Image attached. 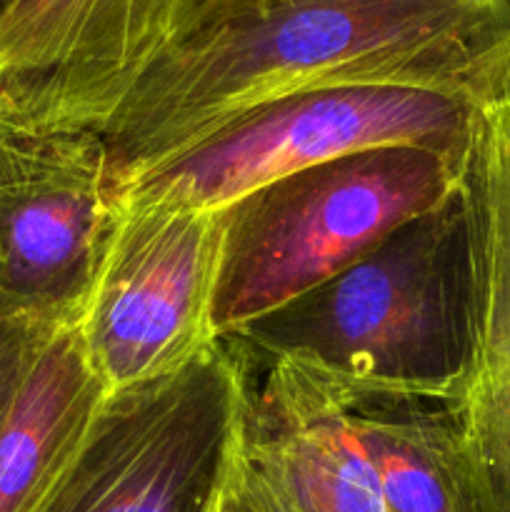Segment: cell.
Wrapping results in <instances>:
<instances>
[{
  "mask_svg": "<svg viewBox=\"0 0 510 512\" xmlns=\"http://www.w3.org/2000/svg\"><path fill=\"white\" fill-rule=\"evenodd\" d=\"M510 63V0H273L155 60L100 135L120 195L253 105L338 85L483 93Z\"/></svg>",
  "mask_w": 510,
  "mask_h": 512,
  "instance_id": "6da1fadb",
  "label": "cell"
},
{
  "mask_svg": "<svg viewBox=\"0 0 510 512\" xmlns=\"http://www.w3.org/2000/svg\"><path fill=\"white\" fill-rule=\"evenodd\" d=\"M478 320V233L468 185L395 228L318 288L223 338L250 370L293 363L340 393L453 408Z\"/></svg>",
  "mask_w": 510,
  "mask_h": 512,
  "instance_id": "7a4b0ae2",
  "label": "cell"
},
{
  "mask_svg": "<svg viewBox=\"0 0 510 512\" xmlns=\"http://www.w3.org/2000/svg\"><path fill=\"white\" fill-rule=\"evenodd\" d=\"M468 165L413 145L360 150L220 208L215 338H228L353 265L395 228L458 193Z\"/></svg>",
  "mask_w": 510,
  "mask_h": 512,
  "instance_id": "3957f363",
  "label": "cell"
},
{
  "mask_svg": "<svg viewBox=\"0 0 510 512\" xmlns=\"http://www.w3.org/2000/svg\"><path fill=\"white\" fill-rule=\"evenodd\" d=\"M488 90L368 83L280 95L140 175L123 198L220 210L285 175L390 145L435 150L468 163Z\"/></svg>",
  "mask_w": 510,
  "mask_h": 512,
  "instance_id": "277c9868",
  "label": "cell"
},
{
  "mask_svg": "<svg viewBox=\"0 0 510 512\" xmlns=\"http://www.w3.org/2000/svg\"><path fill=\"white\" fill-rule=\"evenodd\" d=\"M250 368L225 340L178 373L105 398L28 512H203L223 475Z\"/></svg>",
  "mask_w": 510,
  "mask_h": 512,
  "instance_id": "5b68a950",
  "label": "cell"
},
{
  "mask_svg": "<svg viewBox=\"0 0 510 512\" xmlns=\"http://www.w3.org/2000/svg\"><path fill=\"white\" fill-rule=\"evenodd\" d=\"M273 0H0V120L103 128L193 35Z\"/></svg>",
  "mask_w": 510,
  "mask_h": 512,
  "instance_id": "8992f818",
  "label": "cell"
},
{
  "mask_svg": "<svg viewBox=\"0 0 510 512\" xmlns=\"http://www.w3.org/2000/svg\"><path fill=\"white\" fill-rule=\"evenodd\" d=\"M220 243V210L123 198L75 323L105 393L178 373L218 343Z\"/></svg>",
  "mask_w": 510,
  "mask_h": 512,
  "instance_id": "52a82bcc",
  "label": "cell"
},
{
  "mask_svg": "<svg viewBox=\"0 0 510 512\" xmlns=\"http://www.w3.org/2000/svg\"><path fill=\"white\" fill-rule=\"evenodd\" d=\"M120 203L98 128L0 120V293L50 328L78 323Z\"/></svg>",
  "mask_w": 510,
  "mask_h": 512,
  "instance_id": "ba28073f",
  "label": "cell"
},
{
  "mask_svg": "<svg viewBox=\"0 0 510 512\" xmlns=\"http://www.w3.org/2000/svg\"><path fill=\"white\" fill-rule=\"evenodd\" d=\"M223 478L238 512H388L338 390L293 363L250 370Z\"/></svg>",
  "mask_w": 510,
  "mask_h": 512,
  "instance_id": "9c48e42d",
  "label": "cell"
},
{
  "mask_svg": "<svg viewBox=\"0 0 510 512\" xmlns=\"http://www.w3.org/2000/svg\"><path fill=\"white\" fill-rule=\"evenodd\" d=\"M478 233V320L453 405L478 512H510V63L480 103L468 165Z\"/></svg>",
  "mask_w": 510,
  "mask_h": 512,
  "instance_id": "30bf717a",
  "label": "cell"
},
{
  "mask_svg": "<svg viewBox=\"0 0 510 512\" xmlns=\"http://www.w3.org/2000/svg\"><path fill=\"white\" fill-rule=\"evenodd\" d=\"M78 328L50 335L0 423V512H28L65 468L105 403Z\"/></svg>",
  "mask_w": 510,
  "mask_h": 512,
  "instance_id": "8fae6325",
  "label": "cell"
},
{
  "mask_svg": "<svg viewBox=\"0 0 510 512\" xmlns=\"http://www.w3.org/2000/svg\"><path fill=\"white\" fill-rule=\"evenodd\" d=\"M338 395L388 512H478L458 420L448 405L385 393Z\"/></svg>",
  "mask_w": 510,
  "mask_h": 512,
  "instance_id": "7c38bea8",
  "label": "cell"
},
{
  "mask_svg": "<svg viewBox=\"0 0 510 512\" xmlns=\"http://www.w3.org/2000/svg\"><path fill=\"white\" fill-rule=\"evenodd\" d=\"M53 333L58 328H50L0 293V423Z\"/></svg>",
  "mask_w": 510,
  "mask_h": 512,
  "instance_id": "4fadbf2b",
  "label": "cell"
},
{
  "mask_svg": "<svg viewBox=\"0 0 510 512\" xmlns=\"http://www.w3.org/2000/svg\"><path fill=\"white\" fill-rule=\"evenodd\" d=\"M225 460H228V458H225ZM223 470H225V468H223ZM203 512H238V508H235V503H233V498H230L228 485H225L223 475H220L218 488H215L213 498H210L208 508H205Z\"/></svg>",
  "mask_w": 510,
  "mask_h": 512,
  "instance_id": "5bb4252c",
  "label": "cell"
}]
</instances>
